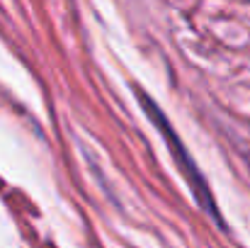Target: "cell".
Segmentation results:
<instances>
[{
  "label": "cell",
  "instance_id": "obj_1",
  "mask_svg": "<svg viewBox=\"0 0 250 248\" xmlns=\"http://www.w3.org/2000/svg\"><path fill=\"white\" fill-rule=\"evenodd\" d=\"M139 102H141V107L146 110V114L156 122V127L163 132V136H166V141L172 146V151H175V158H177V163L182 165V170H185V178L189 180V185H192V190H194V195H197V200L202 202V207L204 209H209V214H214L216 219H219V212H216V204H214V200H211V192H209V187H207V182L199 178V170H197V165L192 163V158H189V154L185 151V146L180 144V139H177V134H175V129L170 127V122H166V117H163V112L156 107V102L153 100H148L141 90H139Z\"/></svg>",
  "mask_w": 250,
  "mask_h": 248
}]
</instances>
